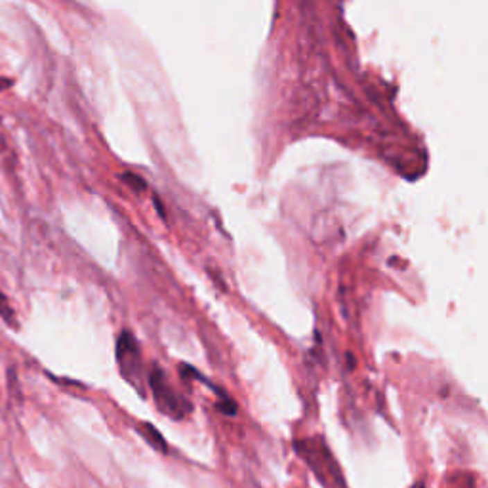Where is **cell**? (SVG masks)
I'll list each match as a JSON object with an SVG mask.
<instances>
[{"label":"cell","instance_id":"obj_4","mask_svg":"<svg viewBox=\"0 0 488 488\" xmlns=\"http://www.w3.org/2000/svg\"><path fill=\"white\" fill-rule=\"evenodd\" d=\"M119 180H121L128 189H132L134 193H141V191L147 189V183H145V180H141L139 175L136 174H130V172H122V174H119Z\"/></svg>","mask_w":488,"mask_h":488},{"label":"cell","instance_id":"obj_7","mask_svg":"<svg viewBox=\"0 0 488 488\" xmlns=\"http://www.w3.org/2000/svg\"><path fill=\"white\" fill-rule=\"evenodd\" d=\"M414 488H424V485H421V482H419V485H416V487H414Z\"/></svg>","mask_w":488,"mask_h":488},{"label":"cell","instance_id":"obj_1","mask_svg":"<svg viewBox=\"0 0 488 488\" xmlns=\"http://www.w3.org/2000/svg\"><path fill=\"white\" fill-rule=\"evenodd\" d=\"M149 385L152 389V397L155 403L160 408L162 414L172 416L175 419H182L183 416H187L191 412V404L183 399L182 395H177L172 385L166 381V376L160 368H152L149 372Z\"/></svg>","mask_w":488,"mask_h":488},{"label":"cell","instance_id":"obj_3","mask_svg":"<svg viewBox=\"0 0 488 488\" xmlns=\"http://www.w3.org/2000/svg\"><path fill=\"white\" fill-rule=\"evenodd\" d=\"M137 431H139V435L143 437L145 441L151 444L152 448L159 450V452H162V454H166L168 452V444L166 441H164V437H162V433H160L159 429L155 426H151V424H139V426L136 427Z\"/></svg>","mask_w":488,"mask_h":488},{"label":"cell","instance_id":"obj_2","mask_svg":"<svg viewBox=\"0 0 488 488\" xmlns=\"http://www.w3.org/2000/svg\"><path fill=\"white\" fill-rule=\"evenodd\" d=\"M116 360L121 366V374L130 383H139L141 380V357L136 338L130 332H121L116 340Z\"/></svg>","mask_w":488,"mask_h":488},{"label":"cell","instance_id":"obj_6","mask_svg":"<svg viewBox=\"0 0 488 488\" xmlns=\"http://www.w3.org/2000/svg\"><path fill=\"white\" fill-rule=\"evenodd\" d=\"M10 86H12V80H4V78L0 80V90H4V88H10Z\"/></svg>","mask_w":488,"mask_h":488},{"label":"cell","instance_id":"obj_5","mask_svg":"<svg viewBox=\"0 0 488 488\" xmlns=\"http://www.w3.org/2000/svg\"><path fill=\"white\" fill-rule=\"evenodd\" d=\"M0 317H2V319H6L10 324H14V313H12V309H10V305H8L6 297H4L2 292H0Z\"/></svg>","mask_w":488,"mask_h":488}]
</instances>
